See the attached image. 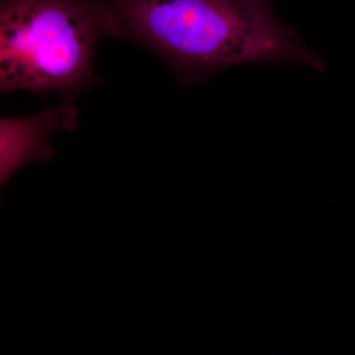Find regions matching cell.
I'll list each match as a JSON object with an SVG mask.
<instances>
[{
  "instance_id": "cell-1",
  "label": "cell",
  "mask_w": 355,
  "mask_h": 355,
  "mask_svg": "<svg viewBox=\"0 0 355 355\" xmlns=\"http://www.w3.org/2000/svg\"><path fill=\"white\" fill-rule=\"evenodd\" d=\"M112 36L133 40L184 79L249 64L323 67L273 10L272 0H103Z\"/></svg>"
},
{
  "instance_id": "cell-2",
  "label": "cell",
  "mask_w": 355,
  "mask_h": 355,
  "mask_svg": "<svg viewBox=\"0 0 355 355\" xmlns=\"http://www.w3.org/2000/svg\"><path fill=\"white\" fill-rule=\"evenodd\" d=\"M104 36L112 28L103 0H0V89L73 93L92 85Z\"/></svg>"
},
{
  "instance_id": "cell-3",
  "label": "cell",
  "mask_w": 355,
  "mask_h": 355,
  "mask_svg": "<svg viewBox=\"0 0 355 355\" xmlns=\"http://www.w3.org/2000/svg\"><path fill=\"white\" fill-rule=\"evenodd\" d=\"M78 112L72 104L48 108L34 116L2 118L0 121V183L7 182L24 166L51 160L53 132L76 130Z\"/></svg>"
}]
</instances>
